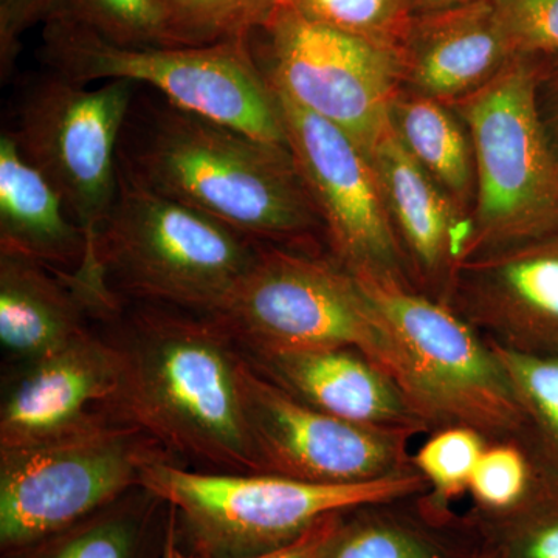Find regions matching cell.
<instances>
[{"mask_svg":"<svg viewBox=\"0 0 558 558\" xmlns=\"http://www.w3.org/2000/svg\"><path fill=\"white\" fill-rule=\"evenodd\" d=\"M105 323L119 357L106 411L134 425L170 457L208 472L263 473L241 392V348L209 315L138 303L121 304Z\"/></svg>","mask_w":558,"mask_h":558,"instance_id":"6da1fadb","label":"cell"},{"mask_svg":"<svg viewBox=\"0 0 558 558\" xmlns=\"http://www.w3.org/2000/svg\"><path fill=\"white\" fill-rule=\"evenodd\" d=\"M123 178L264 244L318 247L325 229L288 145L264 142L160 94L135 90Z\"/></svg>","mask_w":558,"mask_h":558,"instance_id":"7a4b0ae2","label":"cell"},{"mask_svg":"<svg viewBox=\"0 0 558 558\" xmlns=\"http://www.w3.org/2000/svg\"><path fill=\"white\" fill-rule=\"evenodd\" d=\"M209 317L244 352L355 349L411 402L405 351L359 279L329 252L263 242L230 299Z\"/></svg>","mask_w":558,"mask_h":558,"instance_id":"3957f363","label":"cell"},{"mask_svg":"<svg viewBox=\"0 0 558 558\" xmlns=\"http://www.w3.org/2000/svg\"><path fill=\"white\" fill-rule=\"evenodd\" d=\"M140 486L174 510L178 548L201 558L270 553L329 513L429 488L416 469L363 483L312 484L267 473L193 472L170 458L145 465Z\"/></svg>","mask_w":558,"mask_h":558,"instance_id":"277c9868","label":"cell"},{"mask_svg":"<svg viewBox=\"0 0 558 558\" xmlns=\"http://www.w3.org/2000/svg\"><path fill=\"white\" fill-rule=\"evenodd\" d=\"M260 244L120 174L116 204L98 234L97 259L121 300L215 315Z\"/></svg>","mask_w":558,"mask_h":558,"instance_id":"5b68a950","label":"cell"},{"mask_svg":"<svg viewBox=\"0 0 558 558\" xmlns=\"http://www.w3.org/2000/svg\"><path fill=\"white\" fill-rule=\"evenodd\" d=\"M537 62L521 60L461 100L475 159L472 233L464 259L558 233V159L535 105Z\"/></svg>","mask_w":558,"mask_h":558,"instance_id":"8992f818","label":"cell"},{"mask_svg":"<svg viewBox=\"0 0 558 558\" xmlns=\"http://www.w3.org/2000/svg\"><path fill=\"white\" fill-rule=\"evenodd\" d=\"M40 61L49 72L89 86L126 80L264 142L286 143L277 95L260 72L250 40L208 47H119L94 33L44 22Z\"/></svg>","mask_w":558,"mask_h":558,"instance_id":"52a82bcc","label":"cell"},{"mask_svg":"<svg viewBox=\"0 0 558 558\" xmlns=\"http://www.w3.org/2000/svg\"><path fill=\"white\" fill-rule=\"evenodd\" d=\"M170 458L142 429L106 416L28 446L0 449V553H16L140 487L143 469Z\"/></svg>","mask_w":558,"mask_h":558,"instance_id":"ba28073f","label":"cell"},{"mask_svg":"<svg viewBox=\"0 0 558 558\" xmlns=\"http://www.w3.org/2000/svg\"><path fill=\"white\" fill-rule=\"evenodd\" d=\"M135 90L126 80L87 87L47 70L22 89L7 130L86 234L89 259L75 271L86 281L102 279L98 234L119 194V143Z\"/></svg>","mask_w":558,"mask_h":558,"instance_id":"9c48e42d","label":"cell"},{"mask_svg":"<svg viewBox=\"0 0 558 558\" xmlns=\"http://www.w3.org/2000/svg\"><path fill=\"white\" fill-rule=\"evenodd\" d=\"M357 279L409 357L411 403L429 433L462 425L487 439H502L531 429L486 337L446 303L410 286Z\"/></svg>","mask_w":558,"mask_h":558,"instance_id":"30bf717a","label":"cell"},{"mask_svg":"<svg viewBox=\"0 0 558 558\" xmlns=\"http://www.w3.org/2000/svg\"><path fill=\"white\" fill-rule=\"evenodd\" d=\"M248 40L274 89L347 132L368 156L391 130L389 109L402 87L398 51L315 24L282 3Z\"/></svg>","mask_w":558,"mask_h":558,"instance_id":"8fae6325","label":"cell"},{"mask_svg":"<svg viewBox=\"0 0 558 558\" xmlns=\"http://www.w3.org/2000/svg\"><path fill=\"white\" fill-rule=\"evenodd\" d=\"M274 92L286 143L317 208L330 256L354 277L395 279L413 288L368 154L336 124Z\"/></svg>","mask_w":558,"mask_h":558,"instance_id":"7c38bea8","label":"cell"},{"mask_svg":"<svg viewBox=\"0 0 558 558\" xmlns=\"http://www.w3.org/2000/svg\"><path fill=\"white\" fill-rule=\"evenodd\" d=\"M240 377L260 472L312 484H354L414 469L410 433L362 427L312 409L266 379L245 355Z\"/></svg>","mask_w":558,"mask_h":558,"instance_id":"4fadbf2b","label":"cell"},{"mask_svg":"<svg viewBox=\"0 0 558 558\" xmlns=\"http://www.w3.org/2000/svg\"><path fill=\"white\" fill-rule=\"evenodd\" d=\"M442 303L498 347L558 355V233L461 260Z\"/></svg>","mask_w":558,"mask_h":558,"instance_id":"5bb4252c","label":"cell"},{"mask_svg":"<svg viewBox=\"0 0 558 558\" xmlns=\"http://www.w3.org/2000/svg\"><path fill=\"white\" fill-rule=\"evenodd\" d=\"M117 379L116 348L108 337L90 330L60 351L21 366L3 392L0 449L60 438L109 416L106 407Z\"/></svg>","mask_w":558,"mask_h":558,"instance_id":"9a60e30c","label":"cell"},{"mask_svg":"<svg viewBox=\"0 0 558 558\" xmlns=\"http://www.w3.org/2000/svg\"><path fill=\"white\" fill-rule=\"evenodd\" d=\"M407 274L417 292L444 301L464 258L472 222L389 130L371 153Z\"/></svg>","mask_w":558,"mask_h":558,"instance_id":"2e32d148","label":"cell"},{"mask_svg":"<svg viewBox=\"0 0 558 558\" xmlns=\"http://www.w3.org/2000/svg\"><path fill=\"white\" fill-rule=\"evenodd\" d=\"M242 354L266 379L312 409L362 427L410 433L414 438L429 433L402 388L355 349Z\"/></svg>","mask_w":558,"mask_h":558,"instance_id":"e0dca14e","label":"cell"},{"mask_svg":"<svg viewBox=\"0 0 558 558\" xmlns=\"http://www.w3.org/2000/svg\"><path fill=\"white\" fill-rule=\"evenodd\" d=\"M399 58L402 87L446 105L486 86L517 60L488 0L411 17Z\"/></svg>","mask_w":558,"mask_h":558,"instance_id":"ac0fdd59","label":"cell"},{"mask_svg":"<svg viewBox=\"0 0 558 558\" xmlns=\"http://www.w3.org/2000/svg\"><path fill=\"white\" fill-rule=\"evenodd\" d=\"M486 543L468 513L427 490L348 509L328 558H475Z\"/></svg>","mask_w":558,"mask_h":558,"instance_id":"d6986e66","label":"cell"},{"mask_svg":"<svg viewBox=\"0 0 558 558\" xmlns=\"http://www.w3.org/2000/svg\"><path fill=\"white\" fill-rule=\"evenodd\" d=\"M468 515L487 543L505 545L558 517V464L534 433L487 439L470 481Z\"/></svg>","mask_w":558,"mask_h":558,"instance_id":"ffe728a7","label":"cell"},{"mask_svg":"<svg viewBox=\"0 0 558 558\" xmlns=\"http://www.w3.org/2000/svg\"><path fill=\"white\" fill-rule=\"evenodd\" d=\"M89 306L68 271L0 252V343L21 366L47 357L89 332Z\"/></svg>","mask_w":558,"mask_h":558,"instance_id":"44dd1931","label":"cell"},{"mask_svg":"<svg viewBox=\"0 0 558 558\" xmlns=\"http://www.w3.org/2000/svg\"><path fill=\"white\" fill-rule=\"evenodd\" d=\"M0 252L75 274L89 259V242L57 190L0 135Z\"/></svg>","mask_w":558,"mask_h":558,"instance_id":"7402d4cb","label":"cell"},{"mask_svg":"<svg viewBox=\"0 0 558 558\" xmlns=\"http://www.w3.org/2000/svg\"><path fill=\"white\" fill-rule=\"evenodd\" d=\"M168 529L167 502L140 486L75 526L2 558H161Z\"/></svg>","mask_w":558,"mask_h":558,"instance_id":"603a6c76","label":"cell"},{"mask_svg":"<svg viewBox=\"0 0 558 558\" xmlns=\"http://www.w3.org/2000/svg\"><path fill=\"white\" fill-rule=\"evenodd\" d=\"M389 120L418 167L470 218L476 193L475 159L457 112L446 102L400 87Z\"/></svg>","mask_w":558,"mask_h":558,"instance_id":"cb8c5ba5","label":"cell"},{"mask_svg":"<svg viewBox=\"0 0 558 558\" xmlns=\"http://www.w3.org/2000/svg\"><path fill=\"white\" fill-rule=\"evenodd\" d=\"M279 0H157L165 46L208 47L248 40Z\"/></svg>","mask_w":558,"mask_h":558,"instance_id":"d4e9b609","label":"cell"},{"mask_svg":"<svg viewBox=\"0 0 558 558\" xmlns=\"http://www.w3.org/2000/svg\"><path fill=\"white\" fill-rule=\"evenodd\" d=\"M40 22L83 28L119 47L165 46L157 0H47Z\"/></svg>","mask_w":558,"mask_h":558,"instance_id":"484cf974","label":"cell"},{"mask_svg":"<svg viewBox=\"0 0 558 558\" xmlns=\"http://www.w3.org/2000/svg\"><path fill=\"white\" fill-rule=\"evenodd\" d=\"M300 16L399 53L409 31L411 0H279Z\"/></svg>","mask_w":558,"mask_h":558,"instance_id":"4316f807","label":"cell"},{"mask_svg":"<svg viewBox=\"0 0 558 558\" xmlns=\"http://www.w3.org/2000/svg\"><path fill=\"white\" fill-rule=\"evenodd\" d=\"M487 438L476 429L450 425L428 433L411 464L428 483L432 497L447 506L469 494L470 481Z\"/></svg>","mask_w":558,"mask_h":558,"instance_id":"83f0119b","label":"cell"},{"mask_svg":"<svg viewBox=\"0 0 558 558\" xmlns=\"http://www.w3.org/2000/svg\"><path fill=\"white\" fill-rule=\"evenodd\" d=\"M505 366L529 428L558 464V355H529L492 343Z\"/></svg>","mask_w":558,"mask_h":558,"instance_id":"f1b7e54d","label":"cell"},{"mask_svg":"<svg viewBox=\"0 0 558 558\" xmlns=\"http://www.w3.org/2000/svg\"><path fill=\"white\" fill-rule=\"evenodd\" d=\"M515 58H558V0H488Z\"/></svg>","mask_w":558,"mask_h":558,"instance_id":"f546056e","label":"cell"},{"mask_svg":"<svg viewBox=\"0 0 558 558\" xmlns=\"http://www.w3.org/2000/svg\"><path fill=\"white\" fill-rule=\"evenodd\" d=\"M47 0H0V72L9 78L20 53L21 38L43 21Z\"/></svg>","mask_w":558,"mask_h":558,"instance_id":"4dcf8cb0","label":"cell"},{"mask_svg":"<svg viewBox=\"0 0 558 558\" xmlns=\"http://www.w3.org/2000/svg\"><path fill=\"white\" fill-rule=\"evenodd\" d=\"M344 512H347V510H339V512H332L329 513V515L323 517L310 531L304 532L300 538L289 543V545L282 546V548L248 558H328L330 550H332L333 545H336L337 537H339ZM174 558L201 557L183 553V550L178 548V543H175Z\"/></svg>","mask_w":558,"mask_h":558,"instance_id":"1f68e13d","label":"cell"},{"mask_svg":"<svg viewBox=\"0 0 558 558\" xmlns=\"http://www.w3.org/2000/svg\"><path fill=\"white\" fill-rule=\"evenodd\" d=\"M535 105L550 148L558 159V58L537 62Z\"/></svg>","mask_w":558,"mask_h":558,"instance_id":"d6a6232c","label":"cell"},{"mask_svg":"<svg viewBox=\"0 0 558 558\" xmlns=\"http://www.w3.org/2000/svg\"><path fill=\"white\" fill-rule=\"evenodd\" d=\"M498 548L506 558H558V517L535 524Z\"/></svg>","mask_w":558,"mask_h":558,"instance_id":"836d02e7","label":"cell"},{"mask_svg":"<svg viewBox=\"0 0 558 558\" xmlns=\"http://www.w3.org/2000/svg\"><path fill=\"white\" fill-rule=\"evenodd\" d=\"M468 2L470 0H411V9H413V16H416V14L451 9V7L462 5V3Z\"/></svg>","mask_w":558,"mask_h":558,"instance_id":"e575fe53","label":"cell"},{"mask_svg":"<svg viewBox=\"0 0 558 558\" xmlns=\"http://www.w3.org/2000/svg\"><path fill=\"white\" fill-rule=\"evenodd\" d=\"M170 508V506H168ZM174 545H175V519L174 510L170 508V529H168L167 545H165L163 557L161 558H174Z\"/></svg>","mask_w":558,"mask_h":558,"instance_id":"d590c367","label":"cell"},{"mask_svg":"<svg viewBox=\"0 0 558 558\" xmlns=\"http://www.w3.org/2000/svg\"><path fill=\"white\" fill-rule=\"evenodd\" d=\"M475 558H506L502 550L498 548L494 543H486L483 550Z\"/></svg>","mask_w":558,"mask_h":558,"instance_id":"8d00e7d4","label":"cell"}]
</instances>
